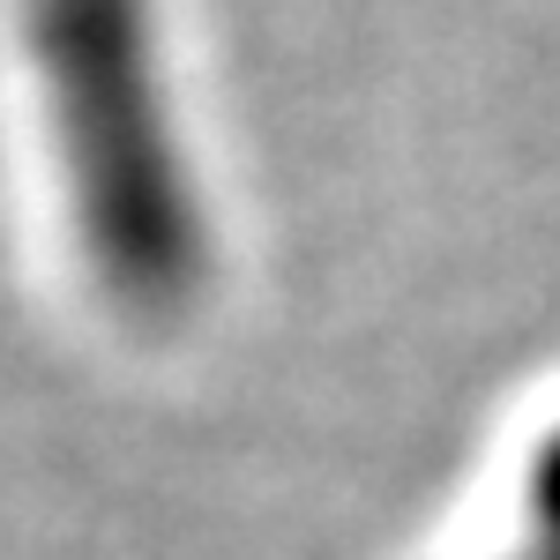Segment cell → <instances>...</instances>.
Instances as JSON below:
<instances>
[{"label":"cell","instance_id":"1","mask_svg":"<svg viewBox=\"0 0 560 560\" xmlns=\"http://www.w3.org/2000/svg\"><path fill=\"white\" fill-rule=\"evenodd\" d=\"M530 523H538L546 553H560V433L530 456Z\"/></svg>","mask_w":560,"mask_h":560},{"label":"cell","instance_id":"2","mask_svg":"<svg viewBox=\"0 0 560 560\" xmlns=\"http://www.w3.org/2000/svg\"><path fill=\"white\" fill-rule=\"evenodd\" d=\"M538 560H560V553H538Z\"/></svg>","mask_w":560,"mask_h":560}]
</instances>
